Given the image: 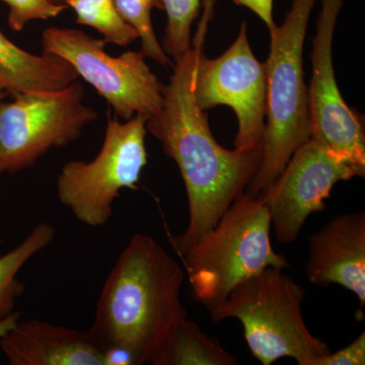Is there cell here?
I'll return each mask as SVG.
<instances>
[{"label":"cell","mask_w":365,"mask_h":365,"mask_svg":"<svg viewBox=\"0 0 365 365\" xmlns=\"http://www.w3.org/2000/svg\"><path fill=\"white\" fill-rule=\"evenodd\" d=\"M196 48L175 61L165 86L162 110L148 118L146 130L177 163L188 197V227L170 240L182 257L246 191L262 160V148L230 150L216 141L193 93Z\"/></svg>","instance_id":"obj_1"},{"label":"cell","mask_w":365,"mask_h":365,"mask_svg":"<svg viewBox=\"0 0 365 365\" xmlns=\"http://www.w3.org/2000/svg\"><path fill=\"white\" fill-rule=\"evenodd\" d=\"M186 272L153 237L136 234L120 254L88 329L110 365L157 364L182 319Z\"/></svg>","instance_id":"obj_2"},{"label":"cell","mask_w":365,"mask_h":365,"mask_svg":"<svg viewBox=\"0 0 365 365\" xmlns=\"http://www.w3.org/2000/svg\"><path fill=\"white\" fill-rule=\"evenodd\" d=\"M271 217L263 197L245 191L180 258L194 297L208 312L227 299L242 281L268 267L289 268L273 250Z\"/></svg>","instance_id":"obj_3"},{"label":"cell","mask_w":365,"mask_h":365,"mask_svg":"<svg viewBox=\"0 0 365 365\" xmlns=\"http://www.w3.org/2000/svg\"><path fill=\"white\" fill-rule=\"evenodd\" d=\"M317 1L292 0L282 25L269 30L270 53L265 63L267 121L260 167L246 189L256 196L268 191L294 151L311 138L302 52Z\"/></svg>","instance_id":"obj_4"},{"label":"cell","mask_w":365,"mask_h":365,"mask_svg":"<svg viewBox=\"0 0 365 365\" xmlns=\"http://www.w3.org/2000/svg\"><path fill=\"white\" fill-rule=\"evenodd\" d=\"M304 287L282 269L268 267L240 283L209 314L213 322L240 319L250 351L263 365L283 357H292L299 365H318L331 349L304 323Z\"/></svg>","instance_id":"obj_5"},{"label":"cell","mask_w":365,"mask_h":365,"mask_svg":"<svg viewBox=\"0 0 365 365\" xmlns=\"http://www.w3.org/2000/svg\"><path fill=\"white\" fill-rule=\"evenodd\" d=\"M104 143L91 162L66 163L56 182L59 202L83 225L100 227L109 222L113 203L124 189L136 190L148 165V117L136 114L122 123L108 115Z\"/></svg>","instance_id":"obj_6"},{"label":"cell","mask_w":365,"mask_h":365,"mask_svg":"<svg viewBox=\"0 0 365 365\" xmlns=\"http://www.w3.org/2000/svg\"><path fill=\"white\" fill-rule=\"evenodd\" d=\"M0 101V177L32 168L52 148H64L98 119L83 103L85 88L76 79L50 93H19Z\"/></svg>","instance_id":"obj_7"},{"label":"cell","mask_w":365,"mask_h":365,"mask_svg":"<svg viewBox=\"0 0 365 365\" xmlns=\"http://www.w3.org/2000/svg\"><path fill=\"white\" fill-rule=\"evenodd\" d=\"M104 40L78 29L51 26L42 34L43 54L68 62L78 76L93 86L116 116L124 120L136 114L148 118L162 110L165 85L151 71L141 51L113 57L105 51Z\"/></svg>","instance_id":"obj_8"},{"label":"cell","mask_w":365,"mask_h":365,"mask_svg":"<svg viewBox=\"0 0 365 365\" xmlns=\"http://www.w3.org/2000/svg\"><path fill=\"white\" fill-rule=\"evenodd\" d=\"M193 93L203 111L217 106L232 108L237 118L235 150L262 148L267 117V76L265 63L255 57L248 28L242 23L232 46L215 59L197 48Z\"/></svg>","instance_id":"obj_9"},{"label":"cell","mask_w":365,"mask_h":365,"mask_svg":"<svg viewBox=\"0 0 365 365\" xmlns=\"http://www.w3.org/2000/svg\"><path fill=\"white\" fill-rule=\"evenodd\" d=\"M312 50L307 88L311 138L365 175V136L361 118L345 103L333 66V38L343 0H321Z\"/></svg>","instance_id":"obj_10"},{"label":"cell","mask_w":365,"mask_h":365,"mask_svg":"<svg viewBox=\"0 0 365 365\" xmlns=\"http://www.w3.org/2000/svg\"><path fill=\"white\" fill-rule=\"evenodd\" d=\"M360 177L359 170L309 138L294 151L263 197L278 242H294L309 215L326 208L333 187Z\"/></svg>","instance_id":"obj_11"},{"label":"cell","mask_w":365,"mask_h":365,"mask_svg":"<svg viewBox=\"0 0 365 365\" xmlns=\"http://www.w3.org/2000/svg\"><path fill=\"white\" fill-rule=\"evenodd\" d=\"M309 280L317 287L339 284L359 299L357 319L365 306V213L336 216L309 239Z\"/></svg>","instance_id":"obj_12"},{"label":"cell","mask_w":365,"mask_h":365,"mask_svg":"<svg viewBox=\"0 0 365 365\" xmlns=\"http://www.w3.org/2000/svg\"><path fill=\"white\" fill-rule=\"evenodd\" d=\"M0 349L11 365H110L88 331L36 319L19 322L0 339Z\"/></svg>","instance_id":"obj_13"},{"label":"cell","mask_w":365,"mask_h":365,"mask_svg":"<svg viewBox=\"0 0 365 365\" xmlns=\"http://www.w3.org/2000/svg\"><path fill=\"white\" fill-rule=\"evenodd\" d=\"M76 79L78 73L66 60L26 51L0 31V85L9 95L57 91Z\"/></svg>","instance_id":"obj_14"},{"label":"cell","mask_w":365,"mask_h":365,"mask_svg":"<svg viewBox=\"0 0 365 365\" xmlns=\"http://www.w3.org/2000/svg\"><path fill=\"white\" fill-rule=\"evenodd\" d=\"M239 360L191 319L180 322L155 365H235Z\"/></svg>","instance_id":"obj_15"},{"label":"cell","mask_w":365,"mask_h":365,"mask_svg":"<svg viewBox=\"0 0 365 365\" xmlns=\"http://www.w3.org/2000/svg\"><path fill=\"white\" fill-rule=\"evenodd\" d=\"M56 228L39 222L11 251L0 256V321L14 312L16 300L25 294L26 285L18 278L24 266L54 241Z\"/></svg>","instance_id":"obj_16"},{"label":"cell","mask_w":365,"mask_h":365,"mask_svg":"<svg viewBox=\"0 0 365 365\" xmlns=\"http://www.w3.org/2000/svg\"><path fill=\"white\" fill-rule=\"evenodd\" d=\"M73 9L76 23L96 29L106 44L126 47L138 39L133 26L122 19L113 0H63Z\"/></svg>","instance_id":"obj_17"},{"label":"cell","mask_w":365,"mask_h":365,"mask_svg":"<svg viewBox=\"0 0 365 365\" xmlns=\"http://www.w3.org/2000/svg\"><path fill=\"white\" fill-rule=\"evenodd\" d=\"M120 16L127 24L135 29L140 40L144 56L153 59L160 66H173L172 60L163 51L158 42L151 21V11L155 9L163 11L162 0H113Z\"/></svg>","instance_id":"obj_18"},{"label":"cell","mask_w":365,"mask_h":365,"mask_svg":"<svg viewBox=\"0 0 365 365\" xmlns=\"http://www.w3.org/2000/svg\"><path fill=\"white\" fill-rule=\"evenodd\" d=\"M167 26L162 47L177 61L191 49V28L200 13L201 0H162Z\"/></svg>","instance_id":"obj_19"},{"label":"cell","mask_w":365,"mask_h":365,"mask_svg":"<svg viewBox=\"0 0 365 365\" xmlns=\"http://www.w3.org/2000/svg\"><path fill=\"white\" fill-rule=\"evenodd\" d=\"M9 7V26L21 32L30 21L55 19L68 9L66 4H57L50 0H1Z\"/></svg>","instance_id":"obj_20"},{"label":"cell","mask_w":365,"mask_h":365,"mask_svg":"<svg viewBox=\"0 0 365 365\" xmlns=\"http://www.w3.org/2000/svg\"><path fill=\"white\" fill-rule=\"evenodd\" d=\"M237 6L247 7L259 16L265 23L268 30L276 26L273 19V0H232ZM215 0H203L204 16L200 26V32L197 33L196 38L203 39L206 26L211 14Z\"/></svg>","instance_id":"obj_21"},{"label":"cell","mask_w":365,"mask_h":365,"mask_svg":"<svg viewBox=\"0 0 365 365\" xmlns=\"http://www.w3.org/2000/svg\"><path fill=\"white\" fill-rule=\"evenodd\" d=\"M365 333L360 334L349 345L335 353H329L318 365H364Z\"/></svg>","instance_id":"obj_22"},{"label":"cell","mask_w":365,"mask_h":365,"mask_svg":"<svg viewBox=\"0 0 365 365\" xmlns=\"http://www.w3.org/2000/svg\"><path fill=\"white\" fill-rule=\"evenodd\" d=\"M21 314L20 312L14 311L13 314H9L7 318L0 321V339L6 335L16 324L21 321Z\"/></svg>","instance_id":"obj_23"},{"label":"cell","mask_w":365,"mask_h":365,"mask_svg":"<svg viewBox=\"0 0 365 365\" xmlns=\"http://www.w3.org/2000/svg\"><path fill=\"white\" fill-rule=\"evenodd\" d=\"M9 96V93L6 90H4V88H2V86L0 85V101H4V98H6Z\"/></svg>","instance_id":"obj_24"},{"label":"cell","mask_w":365,"mask_h":365,"mask_svg":"<svg viewBox=\"0 0 365 365\" xmlns=\"http://www.w3.org/2000/svg\"><path fill=\"white\" fill-rule=\"evenodd\" d=\"M50 1L54 2V4H64L63 0H50Z\"/></svg>","instance_id":"obj_25"}]
</instances>
